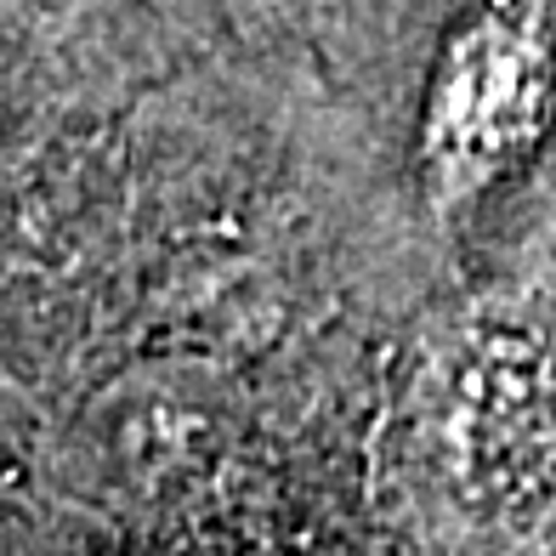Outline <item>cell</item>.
Wrapping results in <instances>:
<instances>
[{"instance_id": "obj_1", "label": "cell", "mask_w": 556, "mask_h": 556, "mask_svg": "<svg viewBox=\"0 0 556 556\" xmlns=\"http://www.w3.org/2000/svg\"><path fill=\"white\" fill-rule=\"evenodd\" d=\"M551 114V35L534 0H477L438 46L420 165L438 199H471L528 160Z\"/></svg>"}]
</instances>
